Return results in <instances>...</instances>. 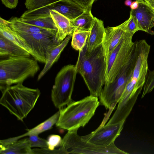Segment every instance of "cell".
<instances>
[{"instance_id":"cell-12","label":"cell","mask_w":154,"mask_h":154,"mask_svg":"<svg viewBox=\"0 0 154 154\" xmlns=\"http://www.w3.org/2000/svg\"><path fill=\"white\" fill-rule=\"evenodd\" d=\"M130 14L137 22L139 30L154 35V31L151 30L154 27V13L149 7L140 3L137 9L131 10Z\"/></svg>"},{"instance_id":"cell-26","label":"cell","mask_w":154,"mask_h":154,"mask_svg":"<svg viewBox=\"0 0 154 154\" xmlns=\"http://www.w3.org/2000/svg\"><path fill=\"white\" fill-rule=\"evenodd\" d=\"M154 88V70H149L143 85V92L141 98L146 94L150 92Z\"/></svg>"},{"instance_id":"cell-2","label":"cell","mask_w":154,"mask_h":154,"mask_svg":"<svg viewBox=\"0 0 154 154\" xmlns=\"http://www.w3.org/2000/svg\"><path fill=\"white\" fill-rule=\"evenodd\" d=\"M23 83L8 86L1 91L0 100V104L20 121L33 108L41 94L39 89L27 87Z\"/></svg>"},{"instance_id":"cell-1","label":"cell","mask_w":154,"mask_h":154,"mask_svg":"<svg viewBox=\"0 0 154 154\" xmlns=\"http://www.w3.org/2000/svg\"><path fill=\"white\" fill-rule=\"evenodd\" d=\"M75 66L77 72L82 77L90 95L99 97L105 83L106 68L102 44L91 51H88L86 44L82 50L79 51Z\"/></svg>"},{"instance_id":"cell-10","label":"cell","mask_w":154,"mask_h":154,"mask_svg":"<svg viewBox=\"0 0 154 154\" xmlns=\"http://www.w3.org/2000/svg\"><path fill=\"white\" fill-rule=\"evenodd\" d=\"M125 122L101 126L90 134L82 137L84 140L97 145L109 146L115 143L123 128Z\"/></svg>"},{"instance_id":"cell-30","label":"cell","mask_w":154,"mask_h":154,"mask_svg":"<svg viewBox=\"0 0 154 154\" xmlns=\"http://www.w3.org/2000/svg\"><path fill=\"white\" fill-rule=\"evenodd\" d=\"M32 154H65L66 153L61 147L57 149L51 150L48 149L36 148L32 149Z\"/></svg>"},{"instance_id":"cell-19","label":"cell","mask_w":154,"mask_h":154,"mask_svg":"<svg viewBox=\"0 0 154 154\" xmlns=\"http://www.w3.org/2000/svg\"><path fill=\"white\" fill-rule=\"evenodd\" d=\"M0 34L32 55V51L25 40L9 25L0 24Z\"/></svg>"},{"instance_id":"cell-25","label":"cell","mask_w":154,"mask_h":154,"mask_svg":"<svg viewBox=\"0 0 154 154\" xmlns=\"http://www.w3.org/2000/svg\"><path fill=\"white\" fill-rule=\"evenodd\" d=\"M60 0H26L25 4L28 10L38 9Z\"/></svg>"},{"instance_id":"cell-34","label":"cell","mask_w":154,"mask_h":154,"mask_svg":"<svg viewBox=\"0 0 154 154\" xmlns=\"http://www.w3.org/2000/svg\"><path fill=\"white\" fill-rule=\"evenodd\" d=\"M139 5V3L136 0L132 2L131 5L130 6V8L131 9L135 10L137 9Z\"/></svg>"},{"instance_id":"cell-21","label":"cell","mask_w":154,"mask_h":154,"mask_svg":"<svg viewBox=\"0 0 154 154\" xmlns=\"http://www.w3.org/2000/svg\"><path fill=\"white\" fill-rule=\"evenodd\" d=\"M94 19L91 9H88L85 10L74 20H71V23L74 30L90 31Z\"/></svg>"},{"instance_id":"cell-31","label":"cell","mask_w":154,"mask_h":154,"mask_svg":"<svg viewBox=\"0 0 154 154\" xmlns=\"http://www.w3.org/2000/svg\"><path fill=\"white\" fill-rule=\"evenodd\" d=\"M79 5L85 10L91 9L95 0H70Z\"/></svg>"},{"instance_id":"cell-20","label":"cell","mask_w":154,"mask_h":154,"mask_svg":"<svg viewBox=\"0 0 154 154\" xmlns=\"http://www.w3.org/2000/svg\"><path fill=\"white\" fill-rule=\"evenodd\" d=\"M9 26L18 33H48L56 32L23 22L19 18L13 17L9 20Z\"/></svg>"},{"instance_id":"cell-15","label":"cell","mask_w":154,"mask_h":154,"mask_svg":"<svg viewBox=\"0 0 154 154\" xmlns=\"http://www.w3.org/2000/svg\"><path fill=\"white\" fill-rule=\"evenodd\" d=\"M105 32L103 21L94 17L86 43L88 51H92L102 44Z\"/></svg>"},{"instance_id":"cell-27","label":"cell","mask_w":154,"mask_h":154,"mask_svg":"<svg viewBox=\"0 0 154 154\" xmlns=\"http://www.w3.org/2000/svg\"><path fill=\"white\" fill-rule=\"evenodd\" d=\"M28 139L31 147H38L48 149L47 140L38 137V135H30Z\"/></svg>"},{"instance_id":"cell-28","label":"cell","mask_w":154,"mask_h":154,"mask_svg":"<svg viewBox=\"0 0 154 154\" xmlns=\"http://www.w3.org/2000/svg\"><path fill=\"white\" fill-rule=\"evenodd\" d=\"M47 140L48 149L53 150L56 147L60 146L62 139L59 135L52 134L49 136Z\"/></svg>"},{"instance_id":"cell-32","label":"cell","mask_w":154,"mask_h":154,"mask_svg":"<svg viewBox=\"0 0 154 154\" xmlns=\"http://www.w3.org/2000/svg\"><path fill=\"white\" fill-rule=\"evenodd\" d=\"M2 3L7 8L10 9L15 8L18 3V0H1Z\"/></svg>"},{"instance_id":"cell-11","label":"cell","mask_w":154,"mask_h":154,"mask_svg":"<svg viewBox=\"0 0 154 154\" xmlns=\"http://www.w3.org/2000/svg\"><path fill=\"white\" fill-rule=\"evenodd\" d=\"M41 10L45 15L50 14V10L56 11L70 20L75 19L85 10L81 6L70 0H60L42 8Z\"/></svg>"},{"instance_id":"cell-18","label":"cell","mask_w":154,"mask_h":154,"mask_svg":"<svg viewBox=\"0 0 154 154\" xmlns=\"http://www.w3.org/2000/svg\"><path fill=\"white\" fill-rule=\"evenodd\" d=\"M28 138L15 140L0 147V153L3 154H32Z\"/></svg>"},{"instance_id":"cell-16","label":"cell","mask_w":154,"mask_h":154,"mask_svg":"<svg viewBox=\"0 0 154 154\" xmlns=\"http://www.w3.org/2000/svg\"><path fill=\"white\" fill-rule=\"evenodd\" d=\"M72 34L68 35L61 43L53 47L47 55L44 66L38 75L37 80L39 81L57 61L61 54L72 38Z\"/></svg>"},{"instance_id":"cell-5","label":"cell","mask_w":154,"mask_h":154,"mask_svg":"<svg viewBox=\"0 0 154 154\" xmlns=\"http://www.w3.org/2000/svg\"><path fill=\"white\" fill-rule=\"evenodd\" d=\"M137 54V41H136L127 59L113 82L104 85L99 97L100 104L106 109L115 107L119 102L133 72Z\"/></svg>"},{"instance_id":"cell-33","label":"cell","mask_w":154,"mask_h":154,"mask_svg":"<svg viewBox=\"0 0 154 154\" xmlns=\"http://www.w3.org/2000/svg\"><path fill=\"white\" fill-rule=\"evenodd\" d=\"M140 3H143L149 7L154 13V0H146L144 2Z\"/></svg>"},{"instance_id":"cell-36","label":"cell","mask_w":154,"mask_h":154,"mask_svg":"<svg viewBox=\"0 0 154 154\" xmlns=\"http://www.w3.org/2000/svg\"><path fill=\"white\" fill-rule=\"evenodd\" d=\"M136 0L139 3H140V2H144V1H146V0Z\"/></svg>"},{"instance_id":"cell-14","label":"cell","mask_w":154,"mask_h":154,"mask_svg":"<svg viewBox=\"0 0 154 154\" xmlns=\"http://www.w3.org/2000/svg\"><path fill=\"white\" fill-rule=\"evenodd\" d=\"M49 13L57 28L54 41L59 44L68 35L72 34L74 29L71 20L63 15L54 10H50Z\"/></svg>"},{"instance_id":"cell-3","label":"cell","mask_w":154,"mask_h":154,"mask_svg":"<svg viewBox=\"0 0 154 154\" xmlns=\"http://www.w3.org/2000/svg\"><path fill=\"white\" fill-rule=\"evenodd\" d=\"M98 97L90 95L77 101H72L59 109L60 116L55 124L58 128L68 131L83 127L95 114L100 104Z\"/></svg>"},{"instance_id":"cell-24","label":"cell","mask_w":154,"mask_h":154,"mask_svg":"<svg viewBox=\"0 0 154 154\" xmlns=\"http://www.w3.org/2000/svg\"><path fill=\"white\" fill-rule=\"evenodd\" d=\"M90 33V31L74 30L72 33L71 46L79 51L82 50L85 46Z\"/></svg>"},{"instance_id":"cell-17","label":"cell","mask_w":154,"mask_h":154,"mask_svg":"<svg viewBox=\"0 0 154 154\" xmlns=\"http://www.w3.org/2000/svg\"><path fill=\"white\" fill-rule=\"evenodd\" d=\"M30 54L0 34V56L7 57H29Z\"/></svg>"},{"instance_id":"cell-4","label":"cell","mask_w":154,"mask_h":154,"mask_svg":"<svg viewBox=\"0 0 154 154\" xmlns=\"http://www.w3.org/2000/svg\"><path fill=\"white\" fill-rule=\"evenodd\" d=\"M40 69L38 61L29 57H8L0 61V90L23 83Z\"/></svg>"},{"instance_id":"cell-13","label":"cell","mask_w":154,"mask_h":154,"mask_svg":"<svg viewBox=\"0 0 154 154\" xmlns=\"http://www.w3.org/2000/svg\"><path fill=\"white\" fill-rule=\"evenodd\" d=\"M128 20L120 25L105 28V32L102 43L106 63L110 54L117 45L125 32Z\"/></svg>"},{"instance_id":"cell-7","label":"cell","mask_w":154,"mask_h":154,"mask_svg":"<svg viewBox=\"0 0 154 154\" xmlns=\"http://www.w3.org/2000/svg\"><path fill=\"white\" fill-rule=\"evenodd\" d=\"M75 65L64 66L55 79L51 92V98L55 107L60 109L72 101V96L76 79Z\"/></svg>"},{"instance_id":"cell-35","label":"cell","mask_w":154,"mask_h":154,"mask_svg":"<svg viewBox=\"0 0 154 154\" xmlns=\"http://www.w3.org/2000/svg\"><path fill=\"white\" fill-rule=\"evenodd\" d=\"M132 2L131 0H126L125 2V4L127 6H130Z\"/></svg>"},{"instance_id":"cell-22","label":"cell","mask_w":154,"mask_h":154,"mask_svg":"<svg viewBox=\"0 0 154 154\" xmlns=\"http://www.w3.org/2000/svg\"><path fill=\"white\" fill-rule=\"evenodd\" d=\"M60 116L59 111L48 119L33 128L27 130L28 132L24 134L25 137L30 135H38L41 133L49 130L57 122Z\"/></svg>"},{"instance_id":"cell-9","label":"cell","mask_w":154,"mask_h":154,"mask_svg":"<svg viewBox=\"0 0 154 154\" xmlns=\"http://www.w3.org/2000/svg\"><path fill=\"white\" fill-rule=\"evenodd\" d=\"M56 32L18 33L29 46L32 52V57L38 61L45 63L47 54L57 44L54 41Z\"/></svg>"},{"instance_id":"cell-6","label":"cell","mask_w":154,"mask_h":154,"mask_svg":"<svg viewBox=\"0 0 154 154\" xmlns=\"http://www.w3.org/2000/svg\"><path fill=\"white\" fill-rule=\"evenodd\" d=\"M78 129L68 131L62 139L60 146L66 154H127L128 153L118 148L114 143L102 146L87 141L77 133Z\"/></svg>"},{"instance_id":"cell-23","label":"cell","mask_w":154,"mask_h":154,"mask_svg":"<svg viewBox=\"0 0 154 154\" xmlns=\"http://www.w3.org/2000/svg\"><path fill=\"white\" fill-rule=\"evenodd\" d=\"M21 21L45 29L57 31V28L50 16L38 17L31 19H24L19 18Z\"/></svg>"},{"instance_id":"cell-29","label":"cell","mask_w":154,"mask_h":154,"mask_svg":"<svg viewBox=\"0 0 154 154\" xmlns=\"http://www.w3.org/2000/svg\"><path fill=\"white\" fill-rule=\"evenodd\" d=\"M139 30L137 22L134 17L130 14L126 26V32L134 35L136 32Z\"/></svg>"},{"instance_id":"cell-8","label":"cell","mask_w":154,"mask_h":154,"mask_svg":"<svg viewBox=\"0 0 154 154\" xmlns=\"http://www.w3.org/2000/svg\"><path fill=\"white\" fill-rule=\"evenodd\" d=\"M133 35L127 32L109 56L106 63L105 84L113 82L127 59L135 42Z\"/></svg>"}]
</instances>
